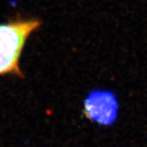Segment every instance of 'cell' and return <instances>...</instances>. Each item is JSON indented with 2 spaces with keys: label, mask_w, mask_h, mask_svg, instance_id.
<instances>
[{
  "label": "cell",
  "mask_w": 147,
  "mask_h": 147,
  "mask_svg": "<svg viewBox=\"0 0 147 147\" xmlns=\"http://www.w3.org/2000/svg\"><path fill=\"white\" fill-rule=\"evenodd\" d=\"M41 24L35 18L0 24V75L23 77L19 66L21 53L28 38Z\"/></svg>",
  "instance_id": "6da1fadb"
},
{
  "label": "cell",
  "mask_w": 147,
  "mask_h": 147,
  "mask_svg": "<svg viewBox=\"0 0 147 147\" xmlns=\"http://www.w3.org/2000/svg\"><path fill=\"white\" fill-rule=\"evenodd\" d=\"M118 109L115 96L110 91L93 90L84 100L85 116L102 125H110L115 121Z\"/></svg>",
  "instance_id": "7a4b0ae2"
}]
</instances>
